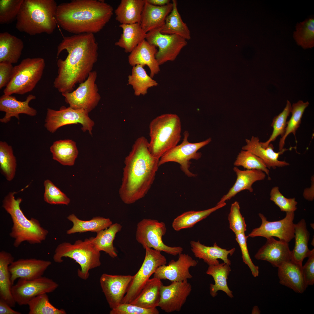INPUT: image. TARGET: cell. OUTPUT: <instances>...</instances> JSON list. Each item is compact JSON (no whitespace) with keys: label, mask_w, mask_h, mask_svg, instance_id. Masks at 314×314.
Here are the masks:
<instances>
[{"label":"cell","mask_w":314,"mask_h":314,"mask_svg":"<svg viewBox=\"0 0 314 314\" xmlns=\"http://www.w3.org/2000/svg\"><path fill=\"white\" fill-rule=\"evenodd\" d=\"M65 50L64 60L57 61L58 75L53 82L55 88L62 94L72 91L92 71L98 56V44L94 34L83 33L64 37L57 48V56Z\"/></svg>","instance_id":"6da1fadb"},{"label":"cell","mask_w":314,"mask_h":314,"mask_svg":"<svg viewBox=\"0 0 314 314\" xmlns=\"http://www.w3.org/2000/svg\"><path fill=\"white\" fill-rule=\"evenodd\" d=\"M148 144L144 137H139L125 158L119 194L126 204H133L144 197L155 179L159 159L151 154Z\"/></svg>","instance_id":"7a4b0ae2"},{"label":"cell","mask_w":314,"mask_h":314,"mask_svg":"<svg viewBox=\"0 0 314 314\" xmlns=\"http://www.w3.org/2000/svg\"><path fill=\"white\" fill-rule=\"evenodd\" d=\"M113 13L112 7L104 1L74 0L57 6L56 19L63 30L74 35L94 34L104 28Z\"/></svg>","instance_id":"3957f363"},{"label":"cell","mask_w":314,"mask_h":314,"mask_svg":"<svg viewBox=\"0 0 314 314\" xmlns=\"http://www.w3.org/2000/svg\"><path fill=\"white\" fill-rule=\"evenodd\" d=\"M57 6L54 0H23L17 18L16 28L30 35L52 33L57 24Z\"/></svg>","instance_id":"277c9868"},{"label":"cell","mask_w":314,"mask_h":314,"mask_svg":"<svg viewBox=\"0 0 314 314\" xmlns=\"http://www.w3.org/2000/svg\"><path fill=\"white\" fill-rule=\"evenodd\" d=\"M15 192H10L2 201V207L10 215L13 225L10 236L14 239L13 245L18 247L24 242L31 244H40L44 240L48 231L42 227L37 219H28L20 207L22 198L16 199Z\"/></svg>","instance_id":"5b68a950"},{"label":"cell","mask_w":314,"mask_h":314,"mask_svg":"<svg viewBox=\"0 0 314 314\" xmlns=\"http://www.w3.org/2000/svg\"><path fill=\"white\" fill-rule=\"evenodd\" d=\"M149 131V150L153 156L160 159L180 141L181 131L180 118L175 114H162L151 121Z\"/></svg>","instance_id":"8992f818"},{"label":"cell","mask_w":314,"mask_h":314,"mask_svg":"<svg viewBox=\"0 0 314 314\" xmlns=\"http://www.w3.org/2000/svg\"><path fill=\"white\" fill-rule=\"evenodd\" d=\"M63 257H68L74 260L80 266L77 275L80 278L86 280L89 276V271L100 266V251L92 243L90 238L84 241L76 240L74 244L63 242L56 248L53 258L56 263L63 262Z\"/></svg>","instance_id":"52a82bcc"},{"label":"cell","mask_w":314,"mask_h":314,"mask_svg":"<svg viewBox=\"0 0 314 314\" xmlns=\"http://www.w3.org/2000/svg\"><path fill=\"white\" fill-rule=\"evenodd\" d=\"M45 65L42 58L23 59L14 66L11 79L3 91L4 94L23 95L32 91L41 79Z\"/></svg>","instance_id":"ba28073f"},{"label":"cell","mask_w":314,"mask_h":314,"mask_svg":"<svg viewBox=\"0 0 314 314\" xmlns=\"http://www.w3.org/2000/svg\"><path fill=\"white\" fill-rule=\"evenodd\" d=\"M166 231L164 222L156 220L144 219L137 224L136 239L144 249L147 247L172 255H179L183 251L181 247H170L163 243L162 238Z\"/></svg>","instance_id":"9c48e42d"},{"label":"cell","mask_w":314,"mask_h":314,"mask_svg":"<svg viewBox=\"0 0 314 314\" xmlns=\"http://www.w3.org/2000/svg\"><path fill=\"white\" fill-rule=\"evenodd\" d=\"M143 263L134 276L121 303H130L137 296L151 276L160 266L166 265L167 260L161 251L145 247Z\"/></svg>","instance_id":"30bf717a"},{"label":"cell","mask_w":314,"mask_h":314,"mask_svg":"<svg viewBox=\"0 0 314 314\" xmlns=\"http://www.w3.org/2000/svg\"><path fill=\"white\" fill-rule=\"evenodd\" d=\"M189 135L188 131L184 132L182 142L167 151L159 159V166L169 162H176L180 165L181 170L186 175L189 177L195 176L189 170L190 160L200 158L202 154L198 151L209 144L212 139L209 138L201 142L191 143L188 140Z\"/></svg>","instance_id":"8fae6325"},{"label":"cell","mask_w":314,"mask_h":314,"mask_svg":"<svg viewBox=\"0 0 314 314\" xmlns=\"http://www.w3.org/2000/svg\"><path fill=\"white\" fill-rule=\"evenodd\" d=\"M88 113L84 110L75 109L69 106L67 108L62 106L58 110L48 108L44 126L49 132L53 133L63 126L79 123L82 126L83 131H88L92 135L94 123L89 117Z\"/></svg>","instance_id":"7c38bea8"},{"label":"cell","mask_w":314,"mask_h":314,"mask_svg":"<svg viewBox=\"0 0 314 314\" xmlns=\"http://www.w3.org/2000/svg\"><path fill=\"white\" fill-rule=\"evenodd\" d=\"M97 72L92 71L87 78L72 92L62 94L69 107L89 113L97 105L101 97L96 83Z\"/></svg>","instance_id":"4fadbf2b"},{"label":"cell","mask_w":314,"mask_h":314,"mask_svg":"<svg viewBox=\"0 0 314 314\" xmlns=\"http://www.w3.org/2000/svg\"><path fill=\"white\" fill-rule=\"evenodd\" d=\"M162 27L147 33L145 38L150 44L158 47L155 57L160 65L175 60L187 44L186 40L179 35L161 33Z\"/></svg>","instance_id":"5bb4252c"},{"label":"cell","mask_w":314,"mask_h":314,"mask_svg":"<svg viewBox=\"0 0 314 314\" xmlns=\"http://www.w3.org/2000/svg\"><path fill=\"white\" fill-rule=\"evenodd\" d=\"M58 286L56 282L45 276L32 280L19 278L13 285L11 292L16 303L22 306L27 305L31 300L38 295L53 292Z\"/></svg>","instance_id":"9a60e30c"},{"label":"cell","mask_w":314,"mask_h":314,"mask_svg":"<svg viewBox=\"0 0 314 314\" xmlns=\"http://www.w3.org/2000/svg\"><path fill=\"white\" fill-rule=\"evenodd\" d=\"M258 215L261 220V224L259 227L253 229L247 236L248 237L260 236L267 239L275 237L288 242L294 238V212H286L283 219L272 222L267 221L261 213Z\"/></svg>","instance_id":"2e32d148"},{"label":"cell","mask_w":314,"mask_h":314,"mask_svg":"<svg viewBox=\"0 0 314 314\" xmlns=\"http://www.w3.org/2000/svg\"><path fill=\"white\" fill-rule=\"evenodd\" d=\"M188 280L172 282L167 286L163 284L158 307L168 313L181 311L192 290Z\"/></svg>","instance_id":"e0dca14e"},{"label":"cell","mask_w":314,"mask_h":314,"mask_svg":"<svg viewBox=\"0 0 314 314\" xmlns=\"http://www.w3.org/2000/svg\"><path fill=\"white\" fill-rule=\"evenodd\" d=\"M197 264V261L190 256L181 253L177 260H172L167 265L159 267L154 274L153 277L161 280L167 279L171 282L188 280L193 277L190 268L195 267Z\"/></svg>","instance_id":"ac0fdd59"},{"label":"cell","mask_w":314,"mask_h":314,"mask_svg":"<svg viewBox=\"0 0 314 314\" xmlns=\"http://www.w3.org/2000/svg\"><path fill=\"white\" fill-rule=\"evenodd\" d=\"M130 275H112L103 274L100 279V286L111 309L120 304L132 280Z\"/></svg>","instance_id":"d6986e66"},{"label":"cell","mask_w":314,"mask_h":314,"mask_svg":"<svg viewBox=\"0 0 314 314\" xmlns=\"http://www.w3.org/2000/svg\"><path fill=\"white\" fill-rule=\"evenodd\" d=\"M51 263L50 261L35 258L13 261L8 267L12 284L13 285L17 279L32 280L42 276Z\"/></svg>","instance_id":"ffe728a7"},{"label":"cell","mask_w":314,"mask_h":314,"mask_svg":"<svg viewBox=\"0 0 314 314\" xmlns=\"http://www.w3.org/2000/svg\"><path fill=\"white\" fill-rule=\"evenodd\" d=\"M254 257L257 260L267 261L273 266L278 267L291 259V251L288 242L277 240L272 237L267 239L266 242L259 249Z\"/></svg>","instance_id":"44dd1931"},{"label":"cell","mask_w":314,"mask_h":314,"mask_svg":"<svg viewBox=\"0 0 314 314\" xmlns=\"http://www.w3.org/2000/svg\"><path fill=\"white\" fill-rule=\"evenodd\" d=\"M35 99V95L30 94L25 101H21L18 100L15 97L3 94L0 98V110L5 112V115L0 119V122L6 123L10 121L12 117H15L19 120V115L21 114L31 116H35L37 111L29 106V103Z\"/></svg>","instance_id":"7402d4cb"},{"label":"cell","mask_w":314,"mask_h":314,"mask_svg":"<svg viewBox=\"0 0 314 314\" xmlns=\"http://www.w3.org/2000/svg\"><path fill=\"white\" fill-rule=\"evenodd\" d=\"M302 265L291 259L278 267V274L279 283L295 292L303 293L307 287L303 278Z\"/></svg>","instance_id":"603a6c76"},{"label":"cell","mask_w":314,"mask_h":314,"mask_svg":"<svg viewBox=\"0 0 314 314\" xmlns=\"http://www.w3.org/2000/svg\"><path fill=\"white\" fill-rule=\"evenodd\" d=\"M245 141L246 144L242 147V150L249 151L258 157L268 169H275L289 165L288 163L278 159L279 156L287 150L286 149L279 152H275L274 150L273 146L271 143L266 147L262 146L258 137L252 136L250 139H246Z\"/></svg>","instance_id":"cb8c5ba5"},{"label":"cell","mask_w":314,"mask_h":314,"mask_svg":"<svg viewBox=\"0 0 314 314\" xmlns=\"http://www.w3.org/2000/svg\"><path fill=\"white\" fill-rule=\"evenodd\" d=\"M156 47L144 40L130 53L128 56L129 64L133 67L147 65L150 70V76L153 78L160 71V65L155 57L157 52Z\"/></svg>","instance_id":"d4e9b609"},{"label":"cell","mask_w":314,"mask_h":314,"mask_svg":"<svg viewBox=\"0 0 314 314\" xmlns=\"http://www.w3.org/2000/svg\"><path fill=\"white\" fill-rule=\"evenodd\" d=\"M190 244L191 250L195 256L202 259L209 266L219 264L218 259L231 265V261L228 256L229 255L231 256L233 254L235 251V248L227 250L220 247L215 242L213 246H206L201 243L199 241H191Z\"/></svg>","instance_id":"484cf974"},{"label":"cell","mask_w":314,"mask_h":314,"mask_svg":"<svg viewBox=\"0 0 314 314\" xmlns=\"http://www.w3.org/2000/svg\"><path fill=\"white\" fill-rule=\"evenodd\" d=\"M237 175L236 180L228 192L221 198L217 204L225 202L230 199L239 192L247 190L251 192L253 191L252 187L255 182L264 180L266 177L265 173L258 170H241L237 167L233 168Z\"/></svg>","instance_id":"4316f807"},{"label":"cell","mask_w":314,"mask_h":314,"mask_svg":"<svg viewBox=\"0 0 314 314\" xmlns=\"http://www.w3.org/2000/svg\"><path fill=\"white\" fill-rule=\"evenodd\" d=\"M141 16L140 25L145 33L162 27L173 8L172 3L163 6H157L145 0Z\"/></svg>","instance_id":"83f0119b"},{"label":"cell","mask_w":314,"mask_h":314,"mask_svg":"<svg viewBox=\"0 0 314 314\" xmlns=\"http://www.w3.org/2000/svg\"><path fill=\"white\" fill-rule=\"evenodd\" d=\"M161 280L153 277L146 282L137 296L130 303L140 307L152 309L158 307L160 298Z\"/></svg>","instance_id":"f1b7e54d"},{"label":"cell","mask_w":314,"mask_h":314,"mask_svg":"<svg viewBox=\"0 0 314 314\" xmlns=\"http://www.w3.org/2000/svg\"><path fill=\"white\" fill-rule=\"evenodd\" d=\"M24 42L7 32L0 33V62L17 63L22 53Z\"/></svg>","instance_id":"f546056e"},{"label":"cell","mask_w":314,"mask_h":314,"mask_svg":"<svg viewBox=\"0 0 314 314\" xmlns=\"http://www.w3.org/2000/svg\"><path fill=\"white\" fill-rule=\"evenodd\" d=\"M144 0H122L115 10L116 20L121 24L140 23Z\"/></svg>","instance_id":"4dcf8cb0"},{"label":"cell","mask_w":314,"mask_h":314,"mask_svg":"<svg viewBox=\"0 0 314 314\" xmlns=\"http://www.w3.org/2000/svg\"><path fill=\"white\" fill-rule=\"evenodd\" d=\"M14 261V258L9 252L4 251L0 252V297L11 307L16 304L12 295L11 282L9 266Z\"/></svg>","instance_id":"1f68e13d"},{"label":"cell","mask_w":314,"mask_h":314,"mask_svg":"<svg viewBox=\"0 0 314 314\" xmlns=\"http://www.w3.org/2000/svg\"><path fill=\"white\" fill-rule=\"evenodd\" d=\"M122 33L115 45L124 49L126 53L131 52L143 40L145 39L147 33L140 24H121L119 26Z\"/></svg>","instance_id":"d6a6232c"},{"label":"cell","mask_w":314,"mask_h":314,"mask_svg":"<svg viewBox=\"0 0 314 314\" xmlns=\"http://www.w3.org/2000/svg\"><path fill=\"white\" fill-rule=\"evenodd\" d=\"M229 265L223 263L215 265H209L206 273L211 276L215 282L211 283L209 287L210 293L213 297L217 295V292L221 290L225 292L231 298L233 296V292L229 289L227 280L231 271Z\"/></svg>","instance_id":"836d02e7"},{"label":"cell","mask_w":314,"mask_h":314,"mask_svg":"<svg viewBox=\"0 0 314 314\" xmlns=\"http://www.w3.org/2000/svg\"><path fill=\"white\" fill-rule=\"evenodd\" d=\"M294 238L295 244L293 249L291 251V259L302 264L303 260L308 257L311 252L308 246L310 233L304 219H302L295 224Z\"/></svg>","instance_id":"e575fe53"},{"label":"cell","mask_w":314,"mask_h":314,"mask_svg":"<svg viewBox=\"0 0 314 314\" xmlns=\"http://www.w3.org/2000/svg\"><path fill=\"white\" fill-rule=\"evenodd\" d=\"M50 151L53 159L63 165H73L78 153L75 142L69 139L54 142Z\"/></svg>","instance_id":"d590c367"},{"label":"cell","mask_w":314,"mask_h":314,"mask_svg":"<svg viewBox=\"0 0 314 314\" xmlns=\"http://www.w3.org/2000/svg\"><path fill=\"white\" fill-rule=\"evenodd\" d=\"M122 228L119 224H112L107 228L97 233L95 237L90 238L99 250L104 251L110 257L115 258L117 256V254L113 242L116 234L121 231Z\"/></svg>","instance_id":"8d00e7d4"},{"label":"cell","mask_w":314,"mask_h":314,"mask_svg":"<svg viewBox=\"0 0 314 314\" xmlns=\"http://www.w3.org/2000/svg\"><path fill=\"white\" fill-rule=\"evenodd\" d=\"M172 9L167 17L160 32L164 34L177 35L189 40L191 38L190 31L178 12L177 1L172 0Z\"/></svg>","instance_id":"74e56055"},{"label":"cell","mask_w":314,"mask_h":314,"mask_svg":"<svg viewBox=\"0 0 314 314\" xmlns=\"http://www.w3.org/2000/svg\"><path fill=\"white\" fill-rule=\"evenodd\" d=\"M67 219L73 224L72 227L67 231V233L68 234L88 231L97 233L107 228L113 224L110 219L99 216L85 221L78 219L74 214H72Z\"/></svg>","instance_id":"f35d334b"},{"label":"cell","mask_w":314,"mask_h":314,"mask_svg":"<svg viewBox=\"0 0 314 314\" xmlns=\"http://www.w3.org/2000/svg\"><path fill=\"white\" fill-rule=\"evenodd\" d=\"M225 202L217 204L215 206L207 209L191 210L185 212L175 218L172 227L176 231L193 227L197 222L206 218L211 213L226 205Z\"/></svg>","instance_id":"ab89813d"},{"label":"cell","mask_w":314,"mask_h":314,"mask_svg":"<svg viewBox=\"0 0 314 314\" xmlns=\"http://www.w3.org/2000/svg\"><path fill=\"white\" fill-rule=\"evenodd\" d=\"M144 67L142 65L133 67L131 74L128 77V84L132 86L134 94L136 96L145 95L148 89L158 84L148 75Z\"/></svg>","instance_id":"60d3db41"},{"label":"cell","mask_w":314,"mask_h":314,"mask_svg":"<svg viewBox=\"0 0 314 314\" xmlns=\"http://www.w3.org/2000/svg\"><path fill=\"white\" fill-rule=\"evenodd\" d=\"M308 101L304 102L299 100L292 105L291 116L287 121L285 132L280 138L279 145V151L283 150L286 138L290 133L295 135L296 131L299 127L301 118L305 109L308 106Z\"/></svg>","instance_id":"b9f144b4"},{"label":"cell","mask_w":314,"mask_h":314,"mask_svg":"<svg viewBox=\"0 0 314 314\" xmlns=\"http://www.w3.org/2000/svg\"><path fill=\"white\" fill-rule=\"evenodd\" d=\"M0 167L1 172L8 181L15 175L17 163L12 147L5 141L0 142Z\"/></svg>","instance_id":"7bdbcfd3"},{"label":"cell","mask_w":314,"mask_h":314,"mask_svg":"<svg viewBox=\"0 0 314 314\" xmlns=\"http://www.w3.org/2000/svg\"><path fill=\"white\" fill-rule=\"evenodd\" d=\"M293 37L297 44L304 49L314 46V19L310 17L297 23Z\"/></svg>","instance_id":"ee69618b"},{"label":"cell","mask_w":314,"mask_h":314,"mask_svg":"<svg viewBox=\"0 0 314 314\" xmlns=\"http://www.w3.org/2000/svg\"><path fill=\"white\" fill-rule=\"evenodd\" d=\"M29 314H65L63 309H59L53 305L49 301L47 293L38 295L28 303Z\"/></svg>","instance_id":"f6af8a7d"},{"label":"cell","mask_w":314,"mask_h":314,"mask_svg":"<svg viewBox=\"0 0 314 314\" xmlns=\"http://www.w3.org/2000/svg\"><path fill=\"white\" fill-rule=\"evenodd\" d=\"M292 109V105L290 101L287 100L286 105L283 111L273 118L271 126L273 130L272 133L268 139L264 142H260L261 145L264 147H267L272 141H275L277 138L284 135L287 125V120Z\"/></svg>","instance_id":"bcb514c9"},{"label":"cell","mask_w":314,"mask_h":314,"mask_svg":"<svg viewBox=\"0 0 314 314\" xmlns=\"http://www.w3.org/2000/svg\"><path fill=\"white\" fill-rule=\"evenodd\" d=\"M236 167L242 166L247 170H260L269 176L270 171L263 161L250 152L242 150L234 163Z\"/></svg>","instance_id":"7dc6e473"},{"label":"cell","mask_w":314,"mask_h":314,"mask_svg":"<svg viewBox=\"0 0 314 314\" xmlns=\"http://www.w3.org/2000/svg\"><path fill=\"white\" fill-rule=\"evenodd\" d=\"M23 1V0H0L1 24H8L16 20Z\"/></svg>","instance_id":"c3c4849f"},{"label":"cell","mask_w":314,"mask_h":314,"mask_svg":"<svg viewBox=\"0 0 314 314\" xmlns=\"http://www.w3.org/2000/svg\"><path fill=\"white\" fill-rule=\"evenodd\" d=\"M44 185V199L46 202L51 204H69L70 199L50 180H45Z\"/></svg>","instance_id":"681fc988"},{"label":"cell","mask_w":314,"mask_h":314,"mask_svg":"<svg viewBox=\"0 0 314 314\" xmlns=\"http://www.w3.org/2000/svg\"><path fill=\"white\" fill-rule=\"evenodd\" d=\"M239 203L236 201L231 205L228 220L229 227L235 234L245 233L247 225L240 210Z\"/></svg>","instance_id":"f907efd6"},{"label":"cell","mask_w":314,"mask_h":314,"mask_svg":"<svg viewBox=\"0 0 314 314\" xmlns=\"http://www.w3.org/2000/svg\"><path fill=\"white\" fill-rule=\"evenodd\" d=\"M270 199L277 205L282 211L294 212L297 209V204L295 198H288L280 192L278 186L273 187L271 190Z\"/></svg>","instance_id":"816d5d0a"},{"label":"cell","mask_w":314,"mask_h":314,"mask_svg":"<svg viewBox=\"0 0 314 314\" xmlns=\"http://www.w3.org/2000/svg\"><path fill=\"white\" fill-rule=\"evenodd\" d=\"M235 239L240 249L243 262L248 266L253 276H258L259 273V267L253 263L249 256L247 245V239L248 237L245 233L235 234Z\"/></svg>","instance_id":"f5cc1de1"},{"label":"cell","mask_w":314,"mask_h":314,"mask_svg":"<svg viewBox=\"0 0 314 314\" xmlns=\"http://www.w3.org/2000/svg\"><path fill=\"white\" fill-rule=\"evenodd\" d=\"M156 308L148 309L130 303H121L116 307L111 309L110 314H158Z\"/></svg>","instance_id":"db71d44e"},{"label":"cell","mask_w":314,"mask_h":314,"mask_svg":"<svg viewBox=\"0 0 314 314\" xmlns=\"http://www.w3.org/2000/svg\"><path fill=\"white\" fill-rule=\"evenodd\" d=\"M308 259L302 267V273L304 283L307 287L314 283V249L311 250Z\"/></svg>","instance_id":"11a10c76"},{"label":"cell","mask_w":314,"mask_h":314,"mask_svg":"<svg viewBox=\"0 0 314 314\" xmlns=\"http://www.w3.org/2000/svg\"><path fill=\"white\" fill-rule=\"evenodd\" d=\"M14 66L11 63L0 62V89L6 87L10 81Z\"/></svg>","instance_id":"9f6ffc18"},{"label":"cell","mask_w":314,"mask_h":314,"mask_svg":"<svg viewBox=\"0 0 314 314\" xmlns=\"http://www.w3.org/2000/svg\"><path fill=\"white\" fill-rule=\"evenodd\" d=\"M4 299L0 298V314H21L18 311H15Z\"/></svg>","instance_id":"6f0895ef"},{"label":"cell","mask_w":314,"mask_h":314,"mask_svg":"<svg viewBox=\"0 0 314 314\" xmlns=\"http://www.w3.org/2000/svg\"><path fill=\"white\" fill-rule=\"evenodd\" d=\"M311 186L306 188L304 190L303 195L305 199L309 201H312L314 199V179L312 176L311 179Z\"/></svg>","instance_id":"680465c9"},{"label":"cell","mask_w":314,"mask_h":314,"mask_svg":"<svg viewBox=\"0 0 314 314\" xmlns=\"http://www.w3.org/2000/svg\"><path fill=\"white\" fill-rule=\"evenodd\" d=\"M148 3L157 6H163L170 3V0H145Z\"/></svg>","instance_id":"91938a15"},{"label":"cell","mask_w":314,"mask_h":314,"mask_svg":"<svg viewBox=\"0 0 314 314\" xmlns=\"http://www.w3.org/2000/svg\"><path fill=\"white\" fill-rule=\"evenodd\" d=\"M260 311L257 306H255L252 310V314H259Z\"/></svg>","instance_id":"94428289"}]
</instances>
